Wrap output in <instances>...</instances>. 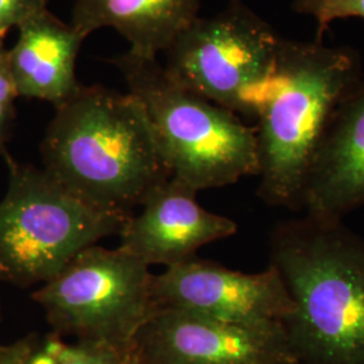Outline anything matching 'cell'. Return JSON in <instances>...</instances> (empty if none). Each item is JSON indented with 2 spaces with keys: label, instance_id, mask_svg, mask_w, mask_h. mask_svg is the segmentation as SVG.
<instances>
[{
  "label": "cell",
  "instance_id": "obj_9",
  "mask_svg": "<svg viewBox=\"0 0 364 364\" xmlns=\"http://www.w3.org/2000/svg\"><path fill=\"white\" fill-rule=\"evenodd\" d=\"M153 297L158 308L230 323L284 324L293 312L285 282L272 264L246 274L193 257L154 275Z\"/></svg>",
  "mask_w": 364,
  "mask_h": 364
},
{
  "label": "cell",
  "instance_id": "obj_1",
  "mask_svg": "<svg viewBox=\"0 0 364 364\" xmlns=\"http://www.w3.org/2000/svg\"><path fill=\"white\" fill-rule=\"evenodd\" d=\"M41 154L73 195L126 219L171 178L139 100L103 85H81L55 107Z\"/></svg>",
  "mask_w": 364,
  "mask_h": 364
},
{
  "label": "cell",
  "instance_id": "obj_7",
  "mask_svg": "<svg viewBox=\"0 0 364 364\" xmlns=\"http://www.w3.org/2000/svg\"><path fill=\"white\" fill-rule=\"evenodd\" d=\"M150 266L120 247L82 250L33 293L58 335L130 352L158 311Z\"/></svg>",
  "mask_w": 364,
  "mask_h": 364
},
{
  "label": "cell",
  "instance_id": "obj_15",
  "mask_svg": "<svg viewBox=\"0 0 364 364\" xmlns=\"http://www.w3.org/2000/svg\"><path fill=\"white\" fill-rule=\"evenodd\" d=\"M291 9L296 14L312 18L317 42H323L326 30L338 19L364 21V0H293Z\"/></svg>",
  "mask_w": 364,
  "mask_h": 364
},
{
  "label": "cell",
  "instance_id": "obj_13",
  "mask_svg": "<svg viewBox=\"0 0 364 364\" xmlns=\"http://www.w3.org/2000/svg\"><path fill=\"white\" fill-rule=\"evenodd\" d=\"M200 7L201 0H75L69 23L85 37L112 27L130 52L156 57L200 16Z\"/></svg>",
  "mask_w": 364,
  "mask_h": 364
},
{
  "label": "cell",
  "instance_id": "obj_11",
  "mask_svg": "<svg viewBox=\"0 0 364 364\" xmlns=\"http://www.w3.org/2000/svg\"><path fill=\"white\" fill-rule=\"evenodd\" d=\"M364 205V75L340 99L308 170L302 212L343 220Z\"/></svg>",
  "mask_w": 364,
  "mask_h": 364
},
{
  "label": "cell",
  "instance_id": "obj_17",
  "mask_svg": "<svg viewBox=\"0 0 364 364\" xmlns=\"http://www.w3.org/2000/svg\"><path fill=\"white\" fill-rule=\"evenodd\" d=\"M49 0H0V41L14 27L21 26L30 16L48 9Z\"/></svg>",
  "mask_w": 364,
  "mask_h": 364
},
{
  "label": "cell",
  "instance_id": "obj_2",
  "mask_svg": "<svg viewBox=\"0 0 364 364\" xmlns=\"http://www.w3.org/2000/svg\"><path fill=\"white\" fill-rule=\"evenodd\" d=\"M269 257L293 312L284 321L299 364H364V237L343 220L278 223Z\"/></svg>",
  "mask_w": 364,
  "mask_h": 364
},
{
  "label": "cell",
  "instance_id": "obj_10",
  "mask_svg": "<svg viewBox=\"0 0 364 364\" xmlns=\"http://www.w3.org/2000/svg\"><path fill=\"white\" fill-rule=\"evenodd\" d=\"M196 195L173 177L159 185L124 223L119 247L150 267L168 269L196 257L198 248L236 234L234 220L203 208Z\"/></svg>",
  "mask_w": 364,
  "mask_h": 364
},
{
  "label": "cell",
  "instance_id": "obj_16",
  "mask_svg": "<svg viewBox=\"0 0 364 364\" xmlns=\"http://www.w3.org/2000/svg\"><path fill=\"white\" fill-rule=\"evenodd\" d=\"M19 97L7 61V49L4 41H0V156L9 154L7 144L13 132L15 120V102Z\"/></svg>",
  "mask_w": 364,
  "mask_h": 364
},
{
  "label": "cell",
  "instance_id": "obj_5",
  "mask_svg": "<svg viewBox=\"0 0 364 364\" xmlns=\"http://www.w3.org/2000/svg\"><path fill=\"white\" fill-rule=\"evenodd\" d=\"M7 191L0 200V281L43 285L85 248L119 235L129 219L95 208L43 168L6 158Z\"/></svg>",
  "mask_w": 364,
  "mask_h": 364
},
{
  "label": "cell",
  "instance_id": "obj_12",
  "mask_svg": "<svg viewBox=\"0 0 364 364\" xmlns=\"http://www.w3.org/2000/svg\"><path fill=\"white\" fill-rule=\"evenodd\" d=\"M18 31L7 61L19 97L63 105L81 87L76 61L87 37L48 9L30 16Z\"/></svg>",
  "mask_w": 364,
  "mask_h": 364
},
{
  "label": "cell",
  "instance_id": "obj_18",
  "mask_svg": "<svg viewBox=\"0 0 364 364\" xmlns=\"http://www.w3.org/2000/svg\"><path fill=\"white\" fill-rule=\"evenodd\" d=\"M126 364H142L141 362H138L136 359H135V356L131 353V352H129L127 353V359H126Z\"/></svg>",
  "mask_w": 364,
  "mask_h": 364
},
{
  "label": "cell",
  "instance_id": "obj_3",
  "mask_svg": "<svg viewBox=\"0 0 364 364\" xmlns=\"http://www.w3.org/2000/svg\"><path fill=\"white\" fill-rule=\"evenodd\" d=\"M363 75L353 48L284 38L255 126L258 196L266 204L302 210L308 170L326 123Z\"/></svg>",
  "mask_w": 364,
  "mask_h": 364
},
{
  "label": "cell",
  "instance_id": "obj_19",
  "mask_svg": "<svg viewBox=\"0 0 364 364\" xmlns=\"http://www.w3.org/2000/svg\"><path fill=\"white\" fill-rule=\"evenodd\" d=\"M129 353V352H127ZM127 353H124V355H122V356H119L117 359H115L114 362H111L109 364H126V359H127Z\"/></svg>",
  "mask_w": 364,
  "mask_h": 364
},
{
  "label": "cell",
  "instance_id": "obj_8",
  "mask_svg": "<svg viewBox=\"0 0 364 364\" xmlns=\"http://www.w3.org/2000/svg\"><path fill=\"white\" fill-rule=\"evenodd\" d=\"M142 364H299L282 323H230L158 308L134 340Z\"/></svg>",
  "mask_w": 364,
  "mask_h": 364
},
{
  "label": "cell",
  "instance_id": "obj_14",
  "mask_svg": "<svg viewBox=\"0 0 364 364\" xmlns=\"http://www.w3.org/2000/svg\"><path fill=\"white\" fill-rule=\"evenodd\" d=\"M122 355L100 344L66 341L54 331L0 344V364H109Z\"/></svg>",
  "mask_w": 364,
  "mask_h": 364
},
{
  "label": "cell",
  "instance_id": "obj_6",
  "mask_svg": "<svg viewBox=\"0 0 364 364\" xmlns=\"http://www.w3.org/2000/svg\"><path fill=\"white\" fill-rule=\"evenodd\" d=\"M284 37L242 0L197 16L165 50V69L185 88L239 117L257 119Z\"/></svg>",
  "mask_w": 364,
  "mask_h": 364
},
{
  "label": "cell",
  "instance_id": "obj_4",
  "mask_svg": "<svg viewBox=\"0 0 364 364\" xmlns=\"http://www.w3.org/2000/svg\"><path fill=\"white\" fill-rule=\"evenodd\" d=\"M112 64L144 107L173 178L198 193L258 176L255 127L185 88L156 57L127 50Z\"/></svg>",
  "mask_w": 364,
  "mask_h": 364
}]
</instances>
